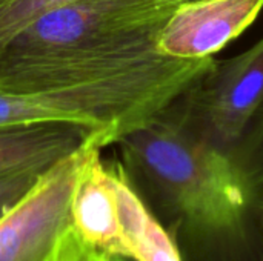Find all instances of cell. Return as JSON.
Instances as JSON below:
<instances>
[{
	"mask_svg": "<svg viewBox=\"0 0 263 261\" xmlns=\"http://www.w3.org/2000/svg\"><path fill=\"white\" fill-rule=\"evenodd\" d=\"M116 145L126 178L176 238L185 261H262L254 195L170 106Z\"/></svg>",
	"mask_w": 263,
	"mask_h": 261,
	"instance_id": "1",
	"label": "cell"
},
{
	"mask_svg": "<svg viewBox=\"0 0 263 261\" xmlns=\"http://www.w3.org/2000/svg\"><path fill=\"white\" fill-rule=\"evenodd\" d=\"M179 3L72 0L34 20L0 49V91L37 92L126 71L159 52Z\"/></svg>",
	"mask_w": 263,
	"mask_h": 261,
	"instance_id": "2",
	"label": "cell"
},
{
	"mask_svg": "<svg viewBox=\"0 0 263 261\" xmlns=\"http://www.w3.org/2000/svg\"><path fill=\"white\" fill-rule=\"evenodd\" d=\"M214 62L156 52L119 74L37 92L0 91V126L35 122H76L116 145L182 95Z\"/></svg>",
	"mask_w": 263,
	"mask_h": 261,
	"instance_id": "3",
	"label": "cell"
},
{
	"mask_svg": "<svg viewBox=\"0 0 263 261\" xmlns=\"http://www.w3.org/2000/svg\"><path fill=\"white\" fill-rule=\"evenodd\" d=\"M179 123L219 154L263 202V38L213 65L171 105ZM260 222V220H259Z\"/></svg>",
	"mask_w": 263,
	"mask_h": 261,
	"instance_id": "4",
	"label": "cell"
},
{
	"mask_svg": "<svg viewBox=\"0 0 263 261\" xmlns=\"http://www.w3.org/2000/svg\"><path fill=\"white\" fill-rule=\"evenodd\" d=\"M89 143L48 169L0 220V261H54L71 226V200ZM103 148V146H100Z\"/></svg>",
	"mask_w": 263,
	"mask_h": 261,
	"instance_id": "5",
	"label": "cell"
},
{
	"mask_svg": "<svg viewBox=\"0 0 263 261\" xmlns=\"http://www.w3.org/2000/svg\"><path fill=\"white\" fill-rule=\"evenodd\" d=\"M263 0H193L176 6L165 22L157 48L185 60L208 58L248 29Z\"/></svg>",
	"mask_w": 263,
	"mask_h": 261,
	"instance_id": "6",
	"label": "cell"
},
{
	"mask_svg": "<svg viewBox=\"0 0 263 261\" xmlns=\"http://www.w3.org/2000/svg\"><path fill=\"white\" fill-rule=\"evenodd\" d=\"M94 146L79 174L71 200V228L91 246L126 257L117 194V166L103 163Z\"/></svg>",
	"mask_w": 263,
	"mask_h": 261,
	"instance_id": "7",
	"label": "cell"
},
{
	"mask_svg": "<svg viewBox=\"0 0 263 261\" xmlns=\"http://www.w3.org/2000/svg\"><path fill=\"white\" fill-rule=\"evenodd\" d=\"M89 143L109 146L99 131L76 122H35L0 126V174L49 169Z\"/></svg>",
	"mask_w": 263,
	"mask_h": 261,
	"instance_id": "8",
	"label": "cell"
},
{
	"mask_svg": "<svg viewBox=\"0 0 263 261\" xmlns=\"http://www.w3.org/2000/svg\"><path fill=\"white\" fill-rule=\"evenodd\" d=\"M125 249L126 258L133 261H185L176 238L153 212L139 229L126 235Z\"/></svg>",
	"mask_w": 263,
	"mask_h": 261,
	"instance_id": "9",
	"label": "cell"
},
{
	"mask_svg": "<svg viewBox=\"0 0 263 261\" xmlns=\"http://www.w3.org/2000/svg\"><path fill=\"white\" fill-rule=\"evenodd\" d=\"M72 0H0V49L40 15Z\"/></svg>",
	"mask_w": 263,
	"mask_h": 261,
	"instance_id": "10",
	"label": "cell"
},
{
	"mask_svg": "<svg viewBox=\"0 0 263 261\" xmlns=\"http://www.w3.org/2000/svg\"><path fill=\"white\" fill-rule=\"evenodd\" d=\"M46 171L48 169H22L0 174V220L35 186Z\"/></svg>",
	"mask_w": 263,
	"mask_h": 261,
	"instance_id": "11",
	"label": "cell"
},
{
	"mask_svg": "<svg viewBox=\"0 0 263 261\" xmlns=\"http://www.w3.org/2000/svg\"><path fill=\"white\" fill-rule=\"evenodd\" d=\"M54 261H125V257L112 255L91 246L69 226L60 238Z\"/></svg>",
	"mask_w": 263,
	"mask_h": 261,
	"instance_id": "12",
	"label": "cell"
},
{
	"mask_svg": "<svg viewBox=\"0 0 263 261\" xmlns=\"http://www.w3.org/2000/svg\"><path fill=\"white\" fill-rule=\"evenodd\" d=\"M170 2H176V3H183V2H193V0H170Z\"/></svg>",
	"mask_w": 263,
	"mask_h": 261,
	"instance_id": "13",
	"label": "cell"
},
{
	"mask_svg": "<svg viewBox=\"0 0 263 261\" xmlns=\"http://www.w3.org/2000/svg\"><path fill=\"white\" fill-rule=\"evenodd\" d=\"M125 261H133V260H131V258H126V257H125Z\"/></svg>",
	"mask_w": 263,
	"mask_h": 261,
	"instance_id": "14",
	"label": "cell"
}]
</instances>
